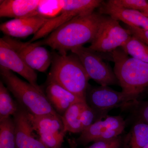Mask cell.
Listing matches in <instances>:
<instances>
[{
    "mask_svg": "<svg viewBox=\"0 0 148 148\" xmlns=\"http://www.w3.org/2000/svg\"><path fill=\"white\" fill-rule=\"evenodd\" d=\"M105 15L94 11L76 16L56 29L45 39L38 42L58 51L60 54L92 42Z\"/></svg>",
    "mask_w": 148,
    "mask_h": 148,
    "instance_id": "obj_1",
    "label": "cell"
},
{
    "mask_svg": "<svg viewBox=\"0 0 148 148\" xmlns=\"http://www.w3.org/2000/svg\"><path fill=\"white\" fill-rule=\"evenodd\" d=\"M51 64L48 80L58 84L76 96L86 101L90 78L77 56L73 53L70 55L60 54L52 59Z\"/></svg>",
    "mask_w": 148,
    "mask_h": 148,
    "instance_id": "obj_2",
    "label": "cell"
},
{
    "mask_svg": "<svg viewBox=\"0 0 148 148\" xmlns=\"http://www.w3.org/2000/svg\"><path fill=\"white\" fill-rule=\"evenodd\" d=\"M0 74L3 82L17 103L29 113L35 115L49 114L61 116L53 109L40 86L36 87L24 82L11 71L1 66Z\"/></svg>",
    "mask_w": 148,
    "mask_h": 148,
    "instance_id": "obj_3",
    "label": "cell"
},
{
    "mask_svg": "<svg viewBox=\"0 0 148 148\" xmlns=\"http://www.w3.org/2000/svg\"><path fill=\"white\" fill-rule=\"evenodd\" d=\"M114 71L122 91L135 100L148 88V63L130 57L121 47L111 53Z\"/></svg>",
    "mask_w": 148,
    "mask_h": 148,
    "instance_id": "obj_4",
    "label": "cell"
},
{
    "mask_svg": "<svg viewBox=\"0 0 148 148\" xmlns=\"http://www.w3.org/2000/svg\"><path fill=\"white\" fill-rule=\"evenodd\" d=\"M86 101L101 119L107 116L108 112L116 108L127 107L137 102L131 96L121 91L114 90L109 86L88 85Z\"/></svg>",
    "mask_w": 148,
    "mask_h": 148,
    "instance_id": "obj_5",
    "label": "cell"
},
{
    "mask_svg": "<svg viewBox=\"0 0 148 148\" xmlns=\"http://www.w3.org/2000/svg\"><path fill=\"white\" fill-rule=\"evenodd\" d=\"M132 36L119 21L105 15L101 27L89 48L100 53H111L121 47Z\"/></svg>",
    "mask_w": 148,
    "mask_h": 148,
    "instance_id": "obj_6",
    "label": "cell"
},
{
    "mask_svg": "<svg viewBox=\"0 0 148 148\" xmlns=\"http://www.w3.org/2000/svg\"><path fill=\"white\" fill-rule=\"evenodd\" d=\"M71 52L79 58L89 78L98 84L106 86L119 84L114 71L99 53L84 46L75 48Z\"/></svg>",
    "mask_w": 148,
    "mask_h": 148,
    "instance_id": "obj_7",
    "label": "cell"
},
{
    "mask_svg": "<svg viewBox=\"0 0 148 148\" xmlns=\"http://www.w3.org/2000/svg\"><path fill=\"white\" fill-rule=\"evenodd\" d=\"M103 1L102 0H63V7L61 13L56 17L49 19L29 42H33L46 36L76 16L94 11L95 9L100 7Z\"/></svg>",
    "mask_w": 148,
    "mask_h": 148,
    "instance_id": "obj_8",
    "label": "cell"
},
{
    "mask_svg": "<svg viewBox=\"0 0 148 148\" xmlns=\"http://www.w3.org/2000/svg\"><path fill=\"white\" fill-rule=\"evenodd\" d=\"M3 38L34 71L45 72L52 63L50 53L38 42H22L6 36Z\"/></svg>",
    "mask_w": 148,
    "mask_h": 148,
    "instance_id": "obj_9",
    "label": "cell"
},
{
    "mask_svg": "<svg viewBox=\"0 0 148 148\" xmlns=\"http://www.w3.org/2000/svg\"><path fill=\"white\" fill-rule=\"evenodd\" d=\"M125 126V121L122 117L107 116L82 132L76 140L77 143L85 145L90 142L116 138L120 136Z\"/></svg>",
    "mask_w": 148,
    "mask_h": 148,
    "instance_id": "obj_10",
    "label": "cell"
},
{
    "mask_svg": "<svg viewBox=\"0 0 148 148\" xmlns=\"http://www.w3.org/2000/svg\"><path fill=\"white\" fill-rule=\"evenodd\" d=\"M0 66L17 73L36 87L38 76L3 38L0 39Z\"/></svg>",
    "mask_w": 148,
    "mask_h": 148,
    "instance_id": "obj_11",
    "label": "cell"
},
{
    "mask_svg": "<svg viewBox=\"0 0 148 148\" xmlns=\"http://www.w3.org/2000/svg\"><path fill=\"white\" fill-rule=\"evenodd\" d=\"M13 119L16 148H46L39 138H37L28 112L19 104Z\"/></svg>",
    "mask_w": 148,
    "mask_h": 148,
    "instance_id": "obj_12",
    "label": "cell"
},
{
    "mask_svg": "<svg viewBox=\"0 0 148 148\" xmlns=\"http://www.w3.org/2000/svg\"><path fill=\"white\" fill-rule=\"evenodd\" d=\"M49 19L38 15L13 18L1 24L0 29L6 36L25 38L36 34Z\"/></svg>",
    "mask_w": 148,
    "mask_h": 148,
    "instance_id": "obj_13",
    "label": "cell"
},
{
    "mask_svg": "<svg viewBox=\"0 0 148 148\" xmlns=\"http://www.w3.org/2000/svg\"><path fill=\"white\" fill-rule=\"evenodd\" d=\"M98 12L122 21L127 26L148 30V17L139 11L122 8L108 1H103L98 8Z\"/></svg>",
    "mask_w": 148,
    "mask_h": 148,
    "instance_id": "obj_14",
    "label": "cell"
},
{
    "mask_svg": "<svg viewBox=\"0 0 148 148\" xmlns=\"http://www.w3.org/2000/svg\"><path fill=\"white\" fill-rule=\"evenodd\" d=\"M48 81L45 94L53 109L61 116L73 104L86 101L68 91L53 82Z\"/></svg>",
    "mask_w": 148,
    "mask_h": 148,
    "instance_id": "obj_15",
    "label": "cell"
},
{
    "mask_svg": "<svg viewBox=\"0 0 148 148\" xmlns=\"http://www.w3.org/2000/svg\"><path fill=\"white\" fill-rule=\"evenodd\" d=\"M40 0L1 1L0 16L14 18L36 16Z\"/></svg>",
    "mask_w": 148,
    "mask_h": 148,
    "instance_id": "obj_16",
    "label": "cell"
},
{
    "mask_svg": "<svg viewBox=\"0 0 148 148\" xmlns=\"http://www.w3.org/2000/svg\"><path fill=\"white\" fill-rule=\"evenodd\" d=\"M28 114L34 129L38 136L64 130L61 116L49 114L35 115L28 112Z\"/></svg>",
    "mask_w": 148,
    "mask_h": 148,
    "instance_id": "obj_17",
    "label": "cell"
},
{
    "mask_svg": "<svg viewBox=\"0 0 148 148\" xmlns=\"http://www.w3.org/2000/svg\"><path fill=\"white\" fill-rule=\"evenodd\" d=\"M86 101H82L70 106L61 116L65 132L79 133L83 131L82 114L84 109L87 106Z\"/></svg>",
    "mask_w": 148,
    "mask_h": 148,
    "instance_id": "obj_18",
    "label": "cell"
},
{
    "mask_svg": "<svg viewBox=\"0 0 148 148\" xmlns=\"http://www.w3.org/2000/svg\"><path fill=\"white\" fill-rule=\"evenodd\" d=\"M148 143V124L138 120L123 140V148H143Z\"/></svg>",
    "mask_w": 148,
    "mask_h": 148,
    "instance_id": "obj_19",
    "label": "cell"
},
{
    "mask_svg": "<svg viewBox=\"0 0 148 148\" xmlns=\"http://www.w3.org/2000/svg\"><path fill=\"white\" fill-rule=\"evenodd\" d=\"M121 47L132 58L148 63V45L135 36L132 35Z\"/></svg>",
    "mask_w": 148,
    "mask_h": 148,
    "instance_id": "obj_20",
    "label": "cell"
},
{
    "mask_svg": "<svg viewBox=\"0 0 148 148\" xmlns=\"http://www.w3.org/2000/svg\"><path fill=\"white\" fill-rule=\"evenodd\" d=\"M9 90L0 82V122L14 114L18 110V104L12 98Z\"/></svg>",
    "mask_w": 148,
    "mask_h": 148,
    "instance_id": "obj_21",
    "label": "cell"
},
{
    "mask_svg": "<svg viewBox=\"0 0 148 148\" xmlns=\"http://www.w3.org/2000/svg\"><path fill=\"white\" fill-rule=\"evenodd\" d=\"M0 148H16L15 128L11 117L0 122Z\"/></svg>",
    "mask_w": 148,
    "mask_h": 148,
    "instance_id": "obj_22",
    "label": "cell"
},
{
    "mask_svg": "<svg viewBox=\"0 0 148 148\" xmlns=\"http://www.w3.org/2000/svg\"><path fill=\"white\" fill-rule=\"evenodd\" d=\"M63 7V0H40L37 15L51 19L58 16Z\"/></svg>",
    "mask_w": 148,
    "mask_h": 148,
    "instance_id": "obj_23",
    "label": "cell"
},
{
    "mask_svg": "<svg viewBox=\"0 0 148 148\" xmlns=\"http://www.w3.org/2000/svg\"><path fill=\"white\" fill-rule=\"evenodd\" d=\"M66 132L64 130L50 134L39 135L40 141L46 148H61Z\"/></svg>",
    "mask_w": 148,
    "mask_h": 148,
    "instance_id": "obj_24",
    "label": "cell"
},
{
    "mask_svg": "<svg viewBox=\"0 0 148 148\" xmlns=\"http://www.w3.org/2000/svg\"><path fill=\"white\" fill-rule=\"evenodd\" d=\"M113 4L122 8L143 12L148 7V1L146 0H109Z\"/></svg>",
    "mask_w": 148,
    "mask_h": 148,
    "instance_id": "obj_25",
    "label": "cell"
},
{
    "mask_svg": "<svg viewBox=\"0 0 148 148\" xmlns=\"http://www.w3.org/2000/svg\"><path fill=\"white\" fill-rule=\"evenodd\" d=\"M87 148H123V140L121 136L95 141Z\"/></svg>",
    "mask_w": 148,
    "mask_h": 148,
    "instance_id": "obj_26",
    "label": "cell"
},
{
    "mask_svg": "<svg viewBox=\"0 0 148 148\" xmlns=\"http://www.w3.org/2000/svg\"><path fill=\"white\" fill-rule=\"evenodd\" d=\"M125 28L129 30L132 36L137 37L148 45V30L126 25Z\"/></svg>",
    "mask_w": 148,
    "mask_h": 148,
    "instance_id": "obj_27",
    "label": "cell"
},
{
    "mask_svg": "<svg viewBox=\"0 0 148 148\" xmlns=\"http://www.w3.org/2000/svg\"><path fill=\"white\" fill-rule=\"evenodd\" d=\"M138 106L136 113L138 120L144 122L148 124V101L142 104L136 103Z\"/></svg>",
    "mask_w": 148,
    "mask_h": 148,
    "instance_id": "obj_28",
    "label": "cell"
},
{
    "mask_svg": "<svg viewBox=\"0 0 148 148\" xmlns=\"http://www.w3.org/2000/svg\"><path fill=\"white\" fill-rule=\"evenodd\" d=\"M68 142L70 148H77L78 144L75 139L73 138H69Z\"/></svg>",
    "mask_w": 148,
    "mask_h": 148,
    "instance_id": "obj_29",
    "label": "cell"
},
{
    "mask_svg": "<svg viewBox=\"0 0 148 148\" xmlns=\"http://www.w3.org/2000/svg\"><path fill=\"white\" fill-rule=\"evenodd\" d=\"M142 13L143 14H145V16H147L148 17V7L143 12H142Z\"/></svg>",
    "mask_w": 148,
    "mask_h": 148,
    "instance_id": "obj_30",
    "label": "cell"
},
{
    "mask_svg": "<svg viewBox=\"0 0 148 148\" xmlns=\"http://www.w3.org/2000/svg\"><path fill=\"white\" fill-rule=\"evenodd\" d=\"M143 148H148V143Z\"/></svg>",
    "mask_w": 148,
    "mask_h": 148,
    "instance_id": "obj_31",
    "label": "cell"
},
{
    "mask_svg": "<svg viewBox=\"0 0 148 148\" xmlns=\"http://www.w3.org/2000/svg\"><path fill=\"white\" fill-rule=\"evenodd\" d=\"M147 91H148V88H147Z\"/></svg>",
    "mask_w": 148,
    "mask_h": 148,
    "instance_id": "obj_32",
    "label": "cell"
}]
</instances>
